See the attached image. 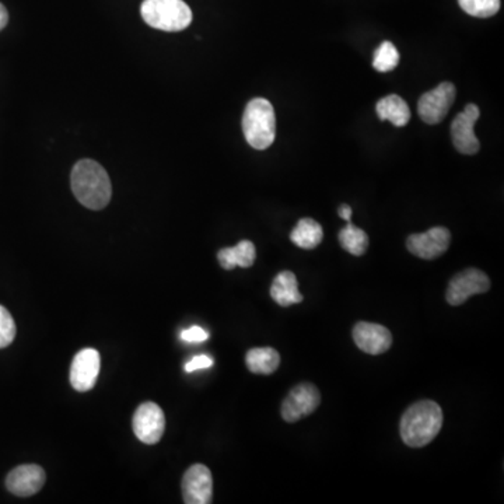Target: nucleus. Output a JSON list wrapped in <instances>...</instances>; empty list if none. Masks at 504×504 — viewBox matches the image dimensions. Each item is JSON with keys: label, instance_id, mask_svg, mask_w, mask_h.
<instances>
[{"label": "nucleus", "instance_id": "20e7f679", "mask_svg": "<svg viewBox=\"0 0 504 504\" xmlns=\"http://www.w3.org/2000/svg\"><path fill=\"white\" fill-rule=\"evenodd\" d=\"M143 20L161 32H183L192 23V10L184 0H145L140 7Z\"/></svg>", "mask_w": 504, "mask_h": 504}, {"label": "nucleus", "instance_id": "f8f14e48", "mask_svg": "<svg viewBox=\"0 0 504 504\" xmlns=\"http://www.w3.org/2000/svg\"><path fill=\"white\" fill-rule=\"evenodd\" d=\"M101 367L100 353L96 349H83L75 356L71 367V384L79 393L90 391L96 385Z\"/></svg>", "mask_w": 504, "mask_h": 504}, {"label": "nucleus", "instance_id": "b1692460", "mask_svg": "<svg viewBox=\"0 0 504 504\" xmlns=\"http://www.w3.org/2000/svg\"><path fill=\"white\" fill-rule=\"evenodd\" d=\"M207 338H209V334L201 327H191L181 334V339L185 340L188 344H199V342L207 340Z\"/></svg>", "mask_w": 504, "mask_h": 504}, {"label": "nucleus", "instance_id": "39448f33", "mask_svg": "<svg viewBox=\"0 0 504 504\" xmlns=\"http://www.w3.org/2000/svg\"><path fill=\"white\" fill-rule=\"evenodd\" d=\"M319 404H321V394L314 384H299L281 404V418L289 423H296L316 412Z\"/></svg>", "mask_w": 504, "mask_h": 504}, {"label": "nucleus", "instance_id": "dca6fc26", "mask_svg": "<svg viewBox=\"0 0 504 504\" xmlns=\"http://www.w3.org/2000/svg\"><path fill=\"white\" fill-rule=\"evenodd\" d=\"M255 258H257V250L248 240H242L235 247L223 248L217 252V260L222 268L226 271H233L237 266L250 268L254 265Z\"/></svg>", "mask_w": 504, "mask_h": 504}, {"label": "nucleus", "instance_id": "7ed1b4c3", "mask_svg": "<svg viewBox=\"0 0 504 504\" xmlns=\"http://www.w3.org/2000/svg\"><path fill=\"white\" fill-rule=\"evenodd\" d=\"M242 132L252 149L265 150L275 142V109L268 100L254 99L248 102L242 115Z\"/></svg>", "mask_w": 504, "mask_h": 504}, {"label": "nucleus", "instance_id": "f3484780", "mask_svg": "<svg viewBox=\"0 0 504 504\" xmlns=\"http://www.w3.org/2000/svg\"><path fill=\"white\" fill-rule=\"evenodd\" d=\"M378 118L381 121H390L394 127L403 128L408 124L411 119V109L403 97L396 94L384 97L376 106Z\"/></svg>", "mask_w": 504, "mask_h": 504}, {"label": "nucleus", "instance_id": "4be33fe9", "mask_svg": "<svg viewBox=\"0 0 504 504\" xmlns=\"http://www.w3.org/2000/svg\"><path fill=\"white\" fill-rule=\"evenodd\" d=\"M458 4L467 14L480 19L495 16L500 10V0H458Z\"/></svg>", "mask_w": 504, "mask_h": 504}, {"label": "nucleus", "instance_id": "a878e982", "mask_svg": "<svg viewBox=\"0 0 504 504\" xmlns=\"http://www.w3.org/2000/svg\"><path fill=\"white\" fill-rule=\"evenodd\" d=\"M338 214H339L342 219L350 222V219H352V207H350L349 204H340L339 209H338Z\"/></svg>", "mask_w": 504, "mask_h": 504}, {"label": "nucleus", "instance_id": "f257e3e1", "mask_svg": "<svg viewBox=\"0 0 504 504\" xmlns=\"http://www.w3.org/2000/svg\"><path fill=\"white\" fill-rule=\"evenodd\" d=\"M71 191L83 206L101 211L111 201L112 185L101 165L90 158L78 161L71 170Z\"/></svg>", "mask_w": 504, "mask_h": 504}, {"label": "nucleus", "instance_id": "a211bd4d", "mask_svg": "<svg viewBox=\"0 0 504 504\" xmlns=\"http://www.w3.org/2000/svg\"><path fill=\"white\" fill-rule=\"evenodd\" d=\"M248 370L254 375L270 376L278 370L281 355L273 347H254L245 356Z\"/></svg>", "mask_w": 504, "mask_h": 504}, {"label": "nucleus", "instance_id": "bb28decb", "mask_svg": "<svg viewBox=\"0 0 504 504\" xmlns=\"http://www.w3.org/2000/svg\"><path fill=\"white\" fill-rule=\"evenodd\" d=\"M7 23H9V13H7L6 7L0 4V32L6 27Z\"/></svg>", "mask_w": 504, "mask_h": 504}, {"label": "nucleus", "instance_id": "1a4fd4ad", "mask_svg": "<svg viewBox=\"0 0 504 504\" xmlns=\"http://www.w3.org/2000/svg\"><path fill=\"white\" fill-rule=\"evenodd\" d=\"M133 433L145 444H156L165 434V412L157 404L145 403L133 414Z\"/></svg>", "mask_w": 504, "mask_h": 504}, {"label": "nucleus", "instance_id": "9d476101", "mask_svg": "<svg viewBox=\"0 0 504 504\" xmlns=\"http://www.w3.org/2000/svg\"><path fill=\"white\" fill-rule=\"evenodd\" d=\"M452 233L446 227H433L426 233L409 235L406 248L414 257L422 260H436L449 250Z\"/></svg>", "mask_w": 504, "mask_h": 504}, {"label": "nucleus", "instance_id": "aec40b11", "mask_svg": "<svg viewBox=\"0 0 504 504\" xmlns=\"http://www.w3.org/2000/svg\"><path fill=\"white\" fill-rule=\"evenodd\" d=\"M339 244L349 254L360 257V255L365 254L368 248L367 233L347 222V226L339 232Z\"/></svg>", "mask_w": 504, "mask_h": 504}, {"label": "nucleus", "instance_id": "423d86ee", "mask_svg": "<svg viewBox=\"0 0 504 504\" xmlns=\"http://www.w3.org/2000/svg\"><path fill=\"white\" fill-rule=\"evenodd\" d=\"M455 86L442 81L434 90L427 91L419 99L418 112L424 124L436 125L447 117L455 101Z\"/></svg>", "mask_w": 504, "mask_h": 504}, {"label": "nucleus", "instance_id": "ddd939ff", "mask_svg": "<svg viewBox=\"0 0 504 504\" xmlns=\"http://www.w3.org/2000/svg\"><path fill=\"white\" fill-rule=\"evenodd\" d=\"M353 340L362 352L367 355H381L393 345L390 329L375 322H357L353 328Z\"/></svg>", "mask_w": 504, "mask_h": 504}, {"label": "nucleus", "instance_id": "5701e85b", "mask_svg": "<svg viewBox=\"0 0 504 504\" xmlns=\"http://www.w3.org/2000/svg\"><path fill=\"white\" fill-rule=\"evenodd\" d=\"M14 338H16V322L7 309L0 306V349L9 347Z\"/></svg>", "mask_w": 504, "mask_h": 504}, {"label": "nucleus", "instance_id": "f03ea898", "mask_svg": "<svg viewBox=\"0 0 504 504\" xmlns=\"http://www.w3.org/2000/svg\"><path fill=\"white\" fill-rule=\"evenodd\" d=\"M442 427V411L439 404L423 399L406 409L399 432L406 446L419 449L436 439Z\"/></svg>", "mask_w": 504, "mask_h": 504}, {"label": "nucleus", "instance_id": "412c9836", "mask_svg": "<svg viewBox=\"0 0 504 504\" xmlns=\"http://www.w3.org/2000/svg\"><path fill=\"white\" fill-rule=\"evenodd\" d=\"M399 65V52L395 45L390 41H384L380 47L375 51L373 58V68L376 71L385 73L394 71Z\"/></svg>", "mask_w": 504, "mask_h": 504}, {"label": "nucleus", "instance_id": "0eeeda50", "mask_svg": "<svg viewBox=\"0 0 504 504\" xmlns=\"http://www.w3.org/2000/svg\"><path fill=\"white\" fill-rule=\"evenodd\" d=\"M490 289L488 275L477 268L462 271L450 281L446 299L450 306H461L471 296L482 294Z\"/></svg>", "mask_w": 504, "mask_h": 504}, {"label": "nucleus", "instance_id": "6e6552de", "mask_svg": "<svg viewBox=\"0 0 504 504\" xmlns=\"http://www.w3.org/2000/svg\"><path fill=\"white\" fill-rule=\"evenodd\" d=\"M480 111L477 104H468L464 111L455 117L452 124V145L462 155H477L480 149V143L473 128L480 119Z\"/></svg>", "mask_w": 504, "mask_h": 504}, {"label": "nucleus", "instance_id": "2eb2a0df", "mask_svg": "<svg viewBox=\"0 0 504 504\" xmlns=\"http://www.w3.org/2000/svg\"><path fill=\"white\" fill-rule=\"evenodd\" d=\"M271 298L281 307H290L304 300L303 294L299 291V281L290 271H283L273 279L271 286Z\"/></svg>", "mask_w": 504, "mask_h": 504}, {"label": "nucleus", "instance_id": "393cba45", "mask_svg": "<svg viewBox=\"0 0 504 504\" xmlns=\"http://www.w3.org/2000/svg\"><path fill=\"white\" fill-rule=\"evenodd\" d=\"M212 365H214V359H212V357H209V356H195L194 359H191L188 363H186L185 372H196V370H202V368L212 367Z\"/></svg>", "mask_w": 504, "mask_h": 504}, {"label": "nucleus", "instance_id": "4468645a", "mask_svg": "<svg viewBox=\"0 0 504 504\" xmlns=\"http://www.w3.org/2000/svg\"><path fill=\"white\" fill-rule=\"evenodd\" d=\"M45 480L47 475L40 465H20L7 475L6 488L14 496L28 498L40 492Z\"/></svg>", "mask_w": 504, "mask_h": 504}, {"label": "nucleus", "instance_id": "6ab92c4d", "mask_svg": "<svg viewBox=\"0 0 504 504\" xmlns=\"http://www.w3.org/2000/svg\"><path fill=\"white\" fill-rule=\"evenodd\" d=\"M324 232L321 224L317 223L316 220L304 217L296 224L293 232L290 233V240L294 245L303 250H314L321 244Z\"/></svg>", "mask_w": 504, "mask_h": 504}, {"label": "nucleus", "instance_id": "9b49d317", "mask_svg": "<svg viewBox=\"0 0 504 504\" xmlns=\"http://www.w3.org/2000/svg\"><path fill=\"white\" fill-rule=\"evenodd\" d=\"M183 498L186 504H209L214 498V478L206 465L188 468L183 478Z\"/></svg>", "mask_w": 504, "mask_h": 504}]
</instances>
